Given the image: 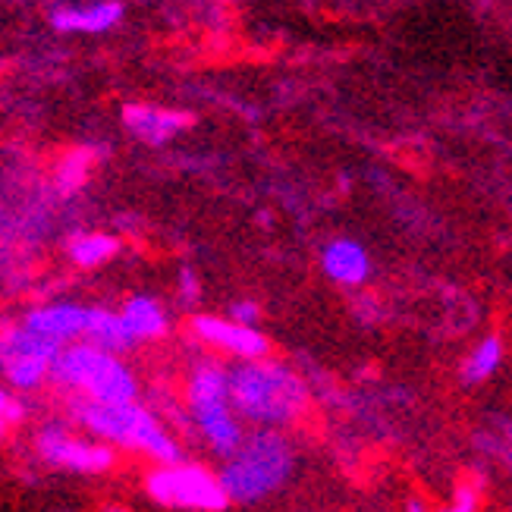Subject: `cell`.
Returning <instances> with one entry per match:
<instances>
[{
    "mask_svg": "<svg viewBox=\"0 0 512 512\" xmlns=\"http://www.w3.org/2000/svg\"><path fill=\"white\" fill-rule=\"evenodd\" d=\"M296 469V456L289 440L274 428H258L252 437H242L233 456L224 459L217 472L230 503H261L289 481Z\"/></svg>",
    "mask_w": 512,
    "mask_h": 512,
    "instance_id": "3957f363",
    "label": "cell"
},
{
    "mask_svg": "<svg viewBox=\"0 0 512 512\" xmlns=\"http://www.w3.org/2000/svg\"><path fill=\"white\" fill-rule=\"evenodd\" d=\"M440 512H478V487L469 484V481H462L456 487V494H453V503L443 506Z\"/></svg>",
    "mask_w": 512,
    "mask_h": 512,
    "instance_id": "d6986e66",
    "label": "cell"
},
{
    "mask_svg": "<svg viewBox=\"0 0 512 512\" xmlns=\"http://www.w3.org/2000/svg\"><path fill=\"white\" fill-rule=\"evenodd\" d=\"M230 321H236V324H246V327H255L258 324V318H261V308L252 302V299H239V302H233L230 305V315H227Z\"/></svg>",
    "mask_w": 512,
    "mask_h": 512,
    "instance_id": "ffe728a7",
    "label": "cell"
},
{
    "mask_svg": "<svg viewBox=\"0 0 512 512\" xmlns=\"http://www.w3.org/2000/svg\"><path fill=\"white\" fill-rule=\"evenodd\" d=\"M120 252V242L110 233H79L70 242V258L79 267H101Z\"/></svg>",
    "mask_w": 512,
    "mask_h": 512,
    "instance_id": "9a60e30c",
    "label": "cell"
},
{
    "mask_svg": "<svg viewBox=\"0 0 512 512\" xmlns=\"http://www.w3.org/2000/svg\"><path fill=\"white\" fill-rule=\"evenodd\" d=\"M145 491L158 506L180 512H224L230 506L217 472L205 469L202 462L180 459L170 465H154L145 475Z\"/></svg>",
    "mask_w": 512,
    "mask_h": 512,
    "instance_id": "8992f818",
    "label": "cell"
},
{
    "mask_svg": "<svg viewBox=\"0 0 512 512\" xmlns=\"http://www.w3.org/2000/svg\"><path fill=\"white\" fill-rule=\"evenodd\" d=\"M101 512H129V509L126 506H104Z\"/></svg>",
    "mask_w": 512,
    "mask_h": 512,
    "instance_id": "603a6c76",
    "label": "cell"
},
{
    "mask_svg": "<svg viewBox=\"0 0 512 512\" xmlns=\"http://www.w3.org/2000/svg\"><path fill=\"white\" fill-rule=\"evenodd\" d=\"M22 418H26V406L19 403V396L7 387H0V437L10 428H16Z\"/></svg>",
    "mask_w": 512,
    "mask_h": 512,
    "instance_id": "ac0fdd59",
    "label": "cell"
},
{
    "mask_svg": "<svg viewBox=\"0 0 512 512\" xmlns=\"http://www.w3.org/2000/svg\"><path fill=\"white\" fill-rule=\"evenodd\" d=\"M123 120H126L129 132H136L142 142H151V145L167 142L173 132H180L192 123V117H186V114H167V110L145 107V104H129L123 110Z\"/></svg>",
    "mask_w": 512,
    "mask_h": 512,
    "instance_id": "4fadbf2b",
    "label": "cell"
},
{
    "mask_svg": "<svg viewBox=\"0 0 512 512\" xmlns=\"http://www.w3.org/2000/svg\"><path fill=\"white\" fill-rule=\"evenodd\" d=\"M186 406L208 450L220 459L233 456L246 434H242V421L230 406V368L217 362L195 365L186 384Z\"/></svg>",
    "mask_w": 512,
    "mask_h": 512,
    "instance_id": "5b68a950",
    "label": "cell"
},
{
    "mask_svg": "<svg viewBox=\"0 0 512 512\" xmlns=\"http://www.w3.org/2000/svg\"><path fill=\"white\" fill-rule=\"evenodd\" d=\"M85 343H92L104 352H126L132 346L129 330L120 321V311H110L101 305H88V318H85Z\"/></svg>",
    "mask_w": 512,
    "mask_h": 512,
    "instance_id": "5bb4252c",
    "label": "cell"
},
{
    "mask_svg": "<svg viewBox=\"0 0 512 512\" xmlns=\"http://www.w3.org/2000/svg\"><path fill=\"white\" fill-rule=\"evenodd\" d=\"M85 176H88V154L85 151L66 154V158L60 161V167H57V189L63 195H70L85 183Z\"/></svg>",
    "mask_w": 512,
    "mask_h": 512,
    "instance_id": "e0dca14e",
    "label": "cell"
},
{
    "mask_svg": "<svg viewBox=\"0 0 512 512\" xmlns=\"http://www.w3.org/2000/svg\"><path fill=\"white\" fill-rule=\"evenodd\" d=\"M35 450L44 465H51V469H60V472H73V475L110 472V465L117 459L114 447L98 443L95 437L73 434L70 428H60V425L41 428L35 437Z\"/></svg>",
    "mask_w": 512,
    "mask_h": 512,
    "instance_id": "52a82bcc",
    "label": "cell"
},
{
    "mask_svg": "<svg viewBox=\"0 0 512 512\" xmlns=\"http://www.w3.org/2000/svg\"><path fill=\"white\" fill-rule=\"evenodd\" d=\"M192 333H195V340H202L205 346L217 352H227L239 362H258V359H267V352H271V343H267V337L258 327L236 324L230 318L195 315Z\"/></svg>",
    "mask_w": 512,
    "mask_h": 512,
    "instance_id": "ba28073f",
    "label": "cell"
},
{
    "mask_svg": "<svg viewBox=\"0 0 512 512\" xmlns=\"http://www.w3.org/2000/svg\"><path fill=\"white\" fill-rule=\"evenodd\" d=\"M123 19L120 0H101L92 7H57L51 13V26L57 32H107Z\"/></svg>",
    "mask_w": 512,
    "mask_h": 512,
    "instance_id": "7c38bea8",
    "label": "cell"
},
{
    "mask_svg": "<svg viewBox=\"0 0 512 512\" xmlns=\"http://www.w3.org/2000/svg\"><path fill=\"white\" fill-rule=\"evenodd\" d=\"M120 321L129 330L132 343L161 340V337H167V330H170L167 308L158 299H151V296H132V299H126L123 308H120Z\"/></svg>",
    "mask_w": 512,
    "mask_h": 512,
    "instance_id": "8fae6325",
    "label": "cell"
},
{
    "mask_svg": "<svg viewBox=\"0 0 512 512\" xmlns=\"http://www.w3.org/2000/svg\"><path fill=\"white\" fill-rule=\"evenodd\" d=\"M409 512H428V509H425V506H421L418 500H412V503H409Z\"/></svg>",
    "mask_w": 512,
    "mask_h": 512,
    "instance_id": "7402d4cb",
    "label": "cell"
},
{
    "mask_svg": "<svg viewBox=\"0 0 512 512\" xmlns=\"http://www.w3.org/2000/svg\"><path fill=\"white\" fill-rule=\"evenodd\" d=\"M180 293H183L186 302L198 299V293H202V283H198V277L189 271V267H183V271H180Z\"/></svg>",
    "mask_w": 512,
    "mask_h": 512,
    "instance_id": "44dd1931",
    "label": "cell"
},
{
    "mask_svg": "<svg viewBox=\"0 0 512 512\" xmlns=\"http://www.w3.org/2000/svg\"><path fill=\"white\" fill-rule=\"evenodd\" d=\"M85 318H88V305L51 302V305L32 308L29 315L22 318V327L38 333L41 340H48L54 346H70V340L85 337Z\"/></svg>",
    "mask_w": 512,
    "mask_h": 512,
    "instance_id": "9c48e42d",
    "label": "cell"
},
{
    "mask_svg": "<svg viewBox=\"0 0 512 512\" xmlns=\"http://www.w3.org/2000/svg\"><path fill=\"white\" fill-rule=\"evenodd\" d=\"M500 362H503V343H500V337H494V333H491V337H484L469 359H465L462 381L465 384H481L500 368Z\"/></svg>",
    "mask_w": 512,
    "mask_h": 512,
    "instance_id": "2e32d148",
    "label": "cell"
},
{
    "mask_svg": "<svg viewBox=\"0 0 512 512\" xmlns=\"http://www.w3.org/2000/svg\"><path fill=\"white\" fill-rule=\"evenodd\" d=\"M48 381L63 390H76L92 403H132L139 393L136 374L114 352H104L92 343L60 346Z\"/></svg>",
    "mask_w": 512,
    "mask_h": 512,
    "instance_id": "277c9868",
    "label": "cell"
},
{
    "mask_svg": "<svg viewBox=\"0 0 512 512\" xmlns=\"http://www.w3.org/2000/svg\"><path fill=\"white\" fill-rule=\"evenodd\" d=\"M230 406L239 421H252L258 428H283L305 412L308 387L302 377L271 359L242 362L230 368Z\"/></svg>",
    "mask_w": 512,
    "mask_h": 512,
    "instance_id": "6da1fadb",
    "label": "cell"
},
{
    "mask_svg": "<svg viewBox=\"0 0 512 512\" xmlns=\"http://www.w3.org/2000/svg\"><path fill=\"white\" fill-rule=\"evenodd\" d=\"M73 418L88 434L101 443H114V447H126L145 453L158 465L180 462L183 450L176 437L161 425L158 415L151 409L132 403H92V399H76L73 403Z\"/></svg>",
    "mask_w": 512,
    "mask_h": 512,
    "instance_id": "7a4b0ae2",
    "label": "cell"
},
{
    "mask_svg": "<svg viewBox=\"0 0 512 512\" xmlns=\"http://www.w3.org/2000/svg\"><path fill=\"white\" fill-rule=\"evenodd\" d=\"M324 274L340 286H362L371 274V258L355 239H333L321 255Z\"/></svg>",
    "mask_w": 512,
    "mask_h": 512,
    "instance_id": "30bf717a",
    "label": "cell"
}]
</instances>
